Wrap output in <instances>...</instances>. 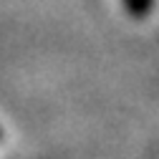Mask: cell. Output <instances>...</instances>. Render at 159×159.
Here are the masks:
<instances>
[{"mask_svg":"<svg viewBox=\"0 0 159 159\" xmlns=\"http://www.w3.org/2000/svg\"><path fill=\"white\" fill-rule=\"evenodd\" d=\"M121 3H124L126 13H129L131 18H147V15L154 10V3H157V0H121Z\"/></svg>","mask_w":159,"mask_h":159,"instance_id":"cell-1","label":"cell"}]
</instances>
